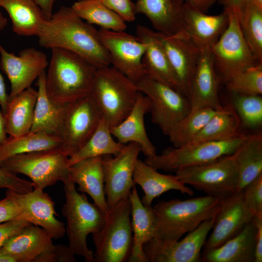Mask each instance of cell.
Returning a JSON list of instances; mask_svg holds the SVG:
<instances>
[{"mask_svg": "<svg viewBox=\"0 0 262 262\" xmlns=\"http://www.w3.org/2000/svg\"><path fill=\"white\" fill-rule=\"evenodd\" d=\"M100 40L112 66L136 84L146 74L142 63L146 46L137 37L124 31L100 29Z\"/></svg>", "mask_w": 262, "mask_h": 262, "instance_id": "obj_15", "label": "cell"}, {"mask_svg": "<svg viewBox=\"0 0 262 262\" xmlns=\"http://www.w3.org/2000/svg\"><path fill=\"white\" fill-rule=\"evenodd\" d=\"M6 188L20 194L26 193L33 189L31 181L21 179L14 173L0 166V189Z\"/></svg>", "mask_w": 262, "mask_h": 262, "instance_id": "obj_43", "label": "cell"}, {"mask_svg": "<svg viewBox=\"0 0 262 262\" xmlns=\"http://www.w3.org/2000/svg\"><path fill=\"white\" fill-rule=\"evenodd\" d=\"M241 191L242 199L246 208L254 216H262V174Z\"/></svg>", "mask_w": 262, "mask_h": 262, "instance_id": "obj_42", "label": "cell"}, {"mask_svg": "<svg viewBox=\"0 0 262 262\" xmlns=\"http://www.w3.org/2000/svg\"><path fill=\"white\" fill-rule=\"evenodd\" d=\"M48 65L47 56L42 51L28 48L16 55L7 51L0 44V68L11 84L8 101L31 87Z\"/></svg>", "mask_w": 262, "mask_h": 262, "instance_id": "obj_16", "label": "cell"}, {"mask_svg": "<svg viewBox=\"0 0 262 262\" xmlns=\"http://www.w3.org/2000/svg\"><path fill=\"white\" fill-rule=\"evenodd\" d=\"M167 55L180 92L189 99L192 79L201 49L188 39L156 32Z\"/></svg>", "mask_w": 262, "mask_h": 262, "instance_id": "obj_19", "label": "cell"}, {"mask_svg": "<svg viewBox=\"0 0 262 262\" xmlns=\"http://www.w3.org/2000/svg\"><path fill=\"white\" fill-rule=\"evenodd\" d=\"M69 176L78 184V190L89 195L106 215L109 208L104 192L102 156L84 159L72 164L69 168Z\"/></svg>", "mask_w": 262, "mask_h": 262, "instance_id": "obj_26", "label": "cell"}, {"mask_svg": "<svg viewBox=\"0 0 262 262\" xmlns=\"http://www.w3.org/2000/svg\"><path fill=\"white\" fill-rule=\"evenodd\" d=\"M4 115L0 111V147L7 139Z\"/></svg>", "mask_w": 262, "mask_h": 262, "instance_id": "obj_52", "label": "cell"}, {"mask_svg": "<svg viewBox=\"0 0 262 262\" xmlns=\"http://www.w3.org/2000/svg\"><path fill=\"white\" fill-rule=\"evenodd\" d=\"M63 183L66 202L62 212L66 219L68 246L75 255L82 257L85 262H95L94 253L87 246V237L101 229L105 215L84 194L78 192L69 177Z\"/></svg>", "mask_w": 262, "mask_h": 262, "instance_id": "obj_4", "label": "cell"}, {"mask_svg": "<svg viewBox=\"0 0 262 262\" xmlns=\"http://www.w3.org/2000/svg\"><path fill=\"white\" fill-rule=\"evenodd\" d=\"M224 10L235 14L239 18L253 2L252 0H219Z\"/></svg>", "mask_w": 262, "mask_h": 262, "instance_id": "obj_47", "label": "cell"}, {"mask_svg": "<svg viewBox=\"0 0 262 262\" xmlns=\"http://www.w3.org/2000/svg\"><path fill=\"white\" fill-rule=\"evenodd\" d=\"M241 124L231 105L223 106L215 113L191 143L233 138L241 134L239 132Z\"/></svg>", "mask_w": 262, "mask_h": 262, "instance_id": "obj_34", "label": "cell"}, {"mask_svg": "<svg viewBox=\"0 0 262 262\" xmlns=\"http://www.w3.org/2000/svg\"><path fill=\"white\" fill-rule=\"evenodd\" d=\"M31 224L28 221L19 218L0 223V248Z\"/></svg>", "mask_w": 262, "mask_h": 262, "instance_id": "obj_46", "label": "cell"}, {"mask_svg": "<svg viewBox=\"0 0 262 262\" xmlns=\"http://www.w3.org/2000/svg\"><path fill=\"white\" fill-rule=\"evenodd\" d=\"M233 153L207 163L180 169L175 172V175L185 185L207 195L224 198L238 190V172Z\"/></svg>", "mask_w": 262, "mask_h": 262, "instance_id": "obj_9", "label": "cell"}, {"mask_svg": "<svg viewBox=\"0 0 262 262\" xmlns=\"http://www.w3.org/2000/svg\"><path fill=\"white\" fill-rule=\"evenodd\" d=\"M150 108L149 98L139 92L128 115L119 124L111 128L112 135L118 142L124 145L130 142L138 144L146 158L156 154V148L148 137L145 126V115Z\"/></svg>", "mask_w": 262, "mask_h": 262, "instance_id": "obj_24", "label": "cell"}, {"mask_svg": "<svg viewBox=\"0 0 262 262\" xmlns=\"http://www.w3.org/2000/svg\"><path fill=\"white\" fill-rule=\"evenodd\" d=\"M140 152L139 145L130 142L117 155L102 156L104 192L109 208L129 197L135 184L133 173Z\"/></svg>", "mask_w": 262, "mask_h": 262, "instance_id": "obj_14", "label": "cell"}, {"mask_svg": "<svg viewBox=\"0 0 262 262\" xmlns=\"http://www.w3.org/2000/svg\"><path fill=\"white\" fill-rule=\"evenodd\" d=\"M220 81L210 49H201L190 87V112L203 108L219 110L223 107L218 96Z\"/></svg>", "mask_w": 262, "mask_h": 262, "instance_id": "obj_20", "label": "cell"}, {"mask_svg": "<svg viewBox=\"0 0 262 262\" xmlns=\"http://www.w3.org/2000/svg\"><path fill=\"white\" fill-rule=\"evenodd\" d=\"M9 15L13 32L21 36H37L47 19L34 0H0Z\"/></svg>", "mask_w": 262, "mask_h": 262, "instance_id": "obj_32", "label": "cell"}, {"mask_svg": "<svg viewBox=\"0 0 262 262\" xmlns=\"http://www.w3.org/2000/svg\"><path fill=\"white\" fill-rule=\"evenodd\" d=\"M217 110L203 108L190 112L166 134L173 147H180L191 143Z\"/></svg>", "mask_w": 262, "mask_h": 262, "instance_id": "obj_38", "label": "cell"}, {"mask_svg": "<svg viewBox=\"0 0 262 262\" xmlns=\"http://www.w3.org/2000/svg\"><path fill=\"white\" fill-rule=\"evenodd\" d=\"M71 7L82 19L101 29L124 31L127 27L126 22L101 0H79Z\"/></svg>", "mask_w": 262, "mask_h": 262, "instance_id": "obj_37", "label": "cell"}, {"mask_svg": "<svg viewBox=\"0 0 262 262\" xmlns=\"http://www.w3.org/2000/svg\"><path fill=\"white\" fill-rule=\"evenodd\" d=\"M46 72V89L53 102L66 105L90 93L97 68L81 56L53 48Z\"/></svg>", "mask_w": 262, "mask_h": 262, "instance_id": "obj_2", "label": "cell"}, {"mask_svg": "<svg viewBox=\"0 0 262 262\" xmlns=\"http://www.w3.org/2000/svg\"><path fill=\"white\" fill-rule=\"evenodd\" d=\"M215 217V215L203 221L181 240L152 238L143 246L147 262H199L201 249L212 229Z\"/></svg>", "mask_w": 262, "mask_h": 262, "instance_id": "obj_13", "label": "cell"}, {"mask_svg": "<svg viewBox=\"0 0 262 262\" xmlns=\"http://www.w3.org/2000/svg\"><path fill=\"white\" fill-rule=\"evenodd\" d=\"M230 93L231 105L241 123L256 129L262 125V95H245Z\"/></svg>", "mask_w": 262, "mask_h": 262, "instance_id": "obj_40", "label": "cell"}, {"mask_svg": "<svg viewBox=\"0 0 262 262\" xmlns=\"http://www.w3.org/2000/svg\"><path fill=\"white\" fill-rule=\"evenodd\" d=\"M224 10L228 15V26L210 49L217 75L226 82L235 74L259 63L245 40L237 16Z\"/></svg>", "mask_w": 262, "mask_h": 262, "instance_id": "obj_10", "label": "cell"}, {"mask_svg": "<svg viewBox=\"0 0 262 262\" xmlns=\"http://www.w3.org/2000/svg\"><path fill=\"white\" fill-rule=\"evenodd\" d=\"M199 10L206 13L208 10L219 0H184Z\"/></svg>", "mask_w": 262, "mask_h": 262, "instance_id": "obj_49", "label": "cell"}, {"mask_svg": "<svg viewBox=\"0 0 262 262\" xmlns=\"http://www.w3.org/2000/svg\"><path fill=\"white\" fill-rule=\"evenodd\" d=\"M184 0H137V14L145 15L157 32L167 36L183 35Z\"/></svg>", "mask_w": 262, "mask_h": 262, "instance_id": "obj_23", "label": "cell"}, {"mask_svg": "<svg viewBox=\"0 0 262 262\" xmlns=\"http://www.w3.org/2000/svg\"><path fill=\"white\" fill-rule=\"evenodd\" d=\"M184 30L185 37L200 49L210 48L225 31L229 23L227 12L209 15L190 3L183 5Z\"/></svg>", "mask_w": 262, "mask_h": 262, "instance_id": "obj_21", "label": "cell"}, {"mask_svg": "<svg viewBox=\"0 0 262 262\" xmlns=\"http://www.w3.org/2000/svg\"><path fill=\"white\" fill-rule=\"evenodd\" d=\"M125 145L115 141L111 127L102 117L97 129L87 142L73 155L69 157V165L82 160L97 156L116 155Z\"/></svg>", "mask_w": 262, "mask_h": 262, "instance_id": "obj_36", "label": "cell"}, {"mask_svg": "<svg viewBox=\"0 0 262 262\" xmlns=\"http://www.w3.org/2000/svg\"><path fill=\"white\" fill-rule=\"evenodd\" d=\"M8 98L4 79L0 73V106L1 112L4 114L8 103Z\"/></svg>", "mask_w": 262, "mask_h": 262, "instance_id": "obj_51", "label": "cell"}, {"mask_svg": "<svg viewBox=\"0 0 262 262\" xmlns=\"http://www.w3.org/2000/svg\"><path fill=\"white\" fill-rule=\"evenodd\" d=\"M107 7L118 14L125 22L136 18L135 3L131 0H101Z\"/></svg>", "mask_w": 262, "mask_h": 262, "instance_id": "obj_45", "label": "cell"}, {"mask_svg": "<svg viewBox=\"0 0 262 262\" xmlns=\"http://www.w3.org/2000/svg\"><path fill=\"white\" fill-rule=\"evenodd\" d=\"M253 2L259 7L262 8V0H252Z\"/></svg>", "mask_w": 262, "mask_h": 262, "instance_id": "obj_55", "label": "cell"}, {"mask_svg": "<svg viewBox=\"0 0 262 262\" xmlns=\"http://www.w3.org/2000/svg\"><path fill=\"white\" fill-rule=\"evenodd\" d=\"M102 118V114L90 94L66 105L60 137L61 147L69 157L87 142Z\"/></svg>", "mask_w": 262, "mask_h": 262, "instance_id": "obj_11", "label": "cell"}, {"mask_svg": "<svg viewBox=\"0 0 262 262\" xmlns=\"http://www.w3.org/2000/svg\"><path fill=\"white\" fill-rule=\"evenodd\" d=\"M136 84L149 98L152 121L165 135L190 113L189 99L170 86L146 74Z\"/></svg>", "mask_w": 262, "mask_h": 262, "instance_id": "obj_12", "label": "cell"}, {"mask_svg": "<svg viewBox=\"0 0 262 262\" xmlns=\"http://www.w3.org/2000/svg\"><path fill=\"white\" fill-rule=\"evenodd\" d=\"M256 227L253 221L236 236L215 248L203 251L205 262H254Z\"/></svg>", "mask_w": 262, "mask_h": 262, "instance_id": "obj_29", "label": "cell"}, {"mask_svg": "<svg viewBox=\"0 0 262 262\" xmlns=\"http://www.w3.org/2000/svg\"><path fill=\"white\" fill-rule=\"evenodd\" d=\"M17 218L22 219L21 211L13 196V190L7 189L5 197L0 200V223Z\"/></svg>", "mask_w": 262, "mask_h": 262, "instance_id": "obj_44", "label": "cell"}, {"mask_svg": "<svg viewBox=\"0 0 262 262\" xmlns=\"http://www.w3.org/2000/svg\"><path fill=\"white\" fill-rule=\"evenodd\" d=\"M0 262H17V261L12 255L0 252Z\"/></svg>", "mask_w": 262, "mask_h": 262, "instance_id": "obj_53", "label": "cell"}, {"mask_svg": "<svg viewBox=\"0 0 262 262\" xmlns=\"http://www.w3.org/2000/svg\"><path fill=\"white\" fill-rule=\"evenodd\" d=\"M238 19L243 36L256 61L262 64V8L252 2Z\"/></svg>", "mask_w": 262, "mask_h": 262, "instance_id": "obj_39", "label": "cell"}, {"mask_svg": "<svg viewBox=\"0 0 262 262\" xmlns=\"http://www.w3.org/2000/svg\"><path fill=\"white\" fill-rule=\"evenodd\" d=\"M230 93L262 95V64L257 63L235 74L225 82Z\"/></svg>", "mask_w": 262, "mask_h": 262, "instance_id": "obj_41", "label": "cell"}, {"mask_svg": "<svg viewBox=\"0 0 262 262\" xmlns=\"http://www.w3.org/2000/svg\"><path fill=\"white\" fill-rule=\"evenodd\" d=\"M60 137L44 132H28L7 138L0 147V165L8 159L19 154L61 147Z\"/></svg>", "mask_w": 262, "mask_h": 262, "instance_id": "obj_35", "label": "cell"}, {"mask_svg": "<svg viewBox=\"0 0 262 262\" xmlns=\"http://www.w3.org/2000/svg\"><path fill=\"white\" fill-rule=\"evenodd\" d=\"M131 205L129 198L109 208L103 227L92 234L95 262L128 260L132 245Z\"/></svg>", "mask_w": 262, "mask_h": 262, "instance_id": "obj_6", "label": "cell"}, {"mask_svg": "<svg viewBox=\"0 0 262 262\" xmlns=\"http://www.w3.org/2000/svg\"><path fill=\"white\" fill-rule=\"evenodd\" d=\"M133 178L134 183L138 184L144 192L141 200L146 206H151L155 198L171 190L179 191L189 196L194 194V191L180 181L175 175L161 174L140 159L137 161Z\"/></svg>", "mask_w": 262, "mask_h": 262, "instance_id": "obj_27", "label": "cell"}, {"mask_svg": "<svg viewBox=\"0 0 262 262\" xmlns=\"http://www.w3.org/2000/svg\"><path fill=\"white\" fill-rule=\"evenodd\" d=\"M53 239L42 228L31 224L0 248V252L14 256L17 262H43L53 250Z\"/></svg>", "mask_w": 262, "mask_h": 262, "instance_id": "obj_22", "label": "cell"}, {"mask_svg": "<svg viewBox=\"0 0 262 262\" xmlns=\"http://www.w3.org/2000/svg\"><path fill=\"white\" fill-rule=\"evenodd\" d=\"M13 194L23 219L40 227L53 239L64 236L66 233L65 225L55 217L54 202L43 190L33 189L23 194L13 191Z\"/></svg>", "mask_w": 262, "mask_h": 262, "instance_id": "obj_18", "label": "cell"}, {"mask_svg": "<svg viewBox=\"0 0 262 262\" xmlns=\"http://www.w3.org/2000/svg\"><path fill=\"white\" fill-rule=\"evenodd\" d=\"M253 221L256 227L254 262H262V216H254Z\"/></svg>", "mask_w": 262, "mask_h": 262, "instance_id": "obj_48", "label": "cell"}, {"mask_svg": "<svg viewBox=\"0 0 262 262\" xmlns=\"http://www.w3.org/2000/svg\"><path fill=\"white\" fill-rule=\"evenodd\" d=\"M136 36L146 46L142 63L146 75L180 92L176 79L157 32L145 26L138 25Z\"/></svg>", "mask_w": 262, "mask_h": 262, "instance_id": "obj_25", "label": "cell"}, {"mask_svg": "<svg viewBox=\"0 0 262 262\" xmlns=\"http://www.w3.org/2000/svg\"><path fill=\"white\" fill-rule=\"evenodd\" d=\"M129 198L131 205L132 245L128 262H147L143 246L154 236L155 220L152 207L143 204L135 185Z\"/></svg>", "mask_w": 262, "mask_h": 262, "instance_id": "obj_28", "label": "cell"}, {"mask_svg": "<svg viewBox=\"0 0 262 262\" xmlns=\"http://www.w3.org/2000/svg\"><path fill=\"white\" fill-rule=\"evenodd\" d=\"M68 160L61 147H58L15 155L0 166L29 177L34 189L44 190L69 178Z\"/></svg>", "mask_w": 262, "mask_h": 262, "instance_id": "obj_8", "label": "cell"}, {"mask_svg": "<svg viewBox=\"0 0 262 262\" xmlns=\"http://www.w3.org/2000/svg\"><path fill=\"white\" fill-rule=\"evenodd\" d=\"M46 71L37 78V97L30 132H44L60 137L66 105L52 101L46 89Z\"/></svg>", "mask_w": 262, "mask_h": 262, "instance_id": "obj_31", "label": "cell"}, {"mask_svg": "<svg viewBox=\"0 0 262 262\" xmlns=\"http://www.w3.org/2000/svg\"><path fill=\"white\" fill-rule=\"evenodd\" d=\"M238 172L237 192L262 174V134L248 135L234 152Z\"/></svg>", "mask_w": 262, "mask_h": 262, "instance_id": "obj_33", "label": "cell"}, {"mask_svg": "<svg viewBox=\"0 0 262 262\" xmlns=\"http://www.w3.org/2000/svg\"><path fill=\"white\" fill-rule=\"evenodd\" d=\"M253 217L243 202L242 191L221 199L203 251L217 247L236 236L252 221Z\"/></svg>", "mask_w": 262, "mask_h": 262, "instance_id": "obj_17", "label": "cell"}, {"mask_svg": "<svg viewBox=\"0 0 262 262\" xmlns=\"http://www.w3.org/2000/svg\"><path fill=\"white\" fill-rule=\"evenodd\" d=\"M37 36L40 46L74 52L97 69L111 65L109 54L100 40L98 30L84 22L71 7L62 6L52 14Z\"/></svg>", "mask_w": 262, "mask_h": 262, "instance_id": "obj_1", "label": "cell"}, {"mask_svg": "<svg viewBox=\"0 0 262 262\" xmlns=\"http://www.w3.org/2000/svg\"><path fill=\"white\" fill-rule=\"evenodd\" d=\"M139 93L134 82L113 66H109L97 69L90 94L111 128L128 115Z\"/></svg>", "mask_w": 262, "mask_h": 262, "instance_id": "obj_5", "label": "cell"}, {"mask_svg": "<svg viewBox=\"0 0 262 262\" xmlns=\"http://www.w3.org/2000/svg\"><path fill=\"white\" fill-rule=\"evenodd\" d=\"M37 97V90L30 87L8 100L3 115L9 137H17L30 131Z\"/></svg>", "mask_w": 262, "mask_h": 262, "instance_id": "obj_30", "label": "cell"}, {"mask_svg": "<svg viewBox=\"0 0 262 262\" xmlns=\"http://www.w3.org/2000/svg\"><path fill=\"white\" fill-rule=\"evenodd\" d=\"M221 199L209 195L185 200H163L153 207L154 236L176 241L215 215Z\"/></svg>", "mask_w": 262, "mask_h": 262, "instance_id": "obj_3", "label": "cell"}, {"mask_svg": "<svg viewBox=\"0 0 262 262\" xmlns=\"http://www.w3.org/2000/svg\"><path fill=\"white\" fill-rule=\"evenodd\" d=\"M7 23V18L2 15L0 10V32L6 27Z\"/></svg>", "mask_w": 262, "mask_h": 262, "instance_id": "obj_54", "label": "cell"}, {"mask_svg": "<svg viewBox=\"0 0 262 262\" xmlns=\"http://www.w3.org/2000/svg\"><path fill=\"white\" fill-rule=\"evenodd\" d=\"M56 0H34L43 11L46 18L49 19L52 15V9Z\"/></svg>", "mask_w": 262, "mask_h": 262, "instance_id": "obj_50", "label": "cell"}, {"mask_svg": "<svg viewBox=\"0 0 262 262\" xmlns=\"http://www.w3.org/2000/svg\"><path fill=\"white\" fill-rule=\"evenodd\" d=\"M248 135L241 133L227 140L193 142L180 147H169L160 154L146 158L144 162L158 170L175 172L233 154Z\"/></svg>", "mask_w": 262, "mask_h": 262, "instance_id": "obj_7", "label": "cell"}]
</instances>
